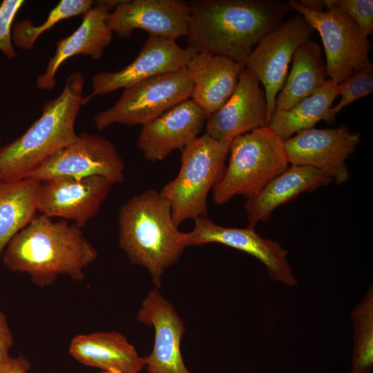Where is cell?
<instances>
[{"label": "cell", "instance_id": "obj_6", "mask_svg": "<svg viewBox=\"0 0 373 373\" xmlns=\"http://www.w3.org/2000/svg\"><path fill=\"white\" fill-rule=\"evenodd\" d=\"M229 146L204 133L181 151L177 176L160 190L177 227L186 220L207 216V197L224 172Z\"/></svg>", "mask_w": 373, "mask_h": 373}, {"label": "cell", "instance_id": "obj_24", "mask_svg": "<svg viewBox=\"0 0 373 373\" xmlns=\"http://www.w3.org/2000/svg\"><path fill=\"white\" fill-rule=\"evenodd\" d=\"M338 86L329 79L315 93L289 110H275L267 127L283 141L296 133L314 128L320 121L334 123L330 115L332 104L338 97Z\"/></svg>", "mask_w": 373, "mask_h": 373}, {"label": "cell", "instance_id": "obj_13", "mask_svg": "<svg viewBox=\"0 0 373 373\" xmlns=\"http://www.w3.org/2000/svg\"><path fill=\"white\" fill-rule=\"evenodd\" d=\"M113 184L101 176L60 177L41 181L37 211L51 218L72 220L82 228L99 211Z\"/></svg>", "mask_w": 373, "mask_h": 373}, {"label": "cell", "instance_id": "obj_18", "mask_svg": "<svg viewBox=\"0 0 373 373\" xmlns=\"http://www.w3.org/2000/svg\"><path fill=\"white\" fill-rule=\"evenodd\" d=\"M207 118L193 100H184L142 126L137 148L151 162L163 160L173 151H182L196 139Z\"/></svg>", "mask_w": 373, "mask_h": 373}, {"label": "cell", "instance_id": "obj_14", "mask_svg": "<svg viewBox=\"0 0 373 373\" xmlns=\"http://www.w3.org/2000/svg\"><path fill=\"white\" fill-rule=\"evenodd\" d=\"M197 52L180 47L175 41L149 35L135 59L116 72H98L92 77L93 92L84 97L82 106L93 97L126 88L145 79L186 67Z\"/></svg>", "mask_w": 373, "mask_h": 373}, {"label": "cell", "instance_id": "obj_4", "mask_svg": "<svg viewBox=\"0 0 373 373\" xmlns=\"http://www.w3.org/2000/svg\"><path fill=\"white\" fill-rule=\"evenodd\" d=\"M84 84L82 72L69 75L61 93L43 105L40 117L27 131L0 146V180L26 178L46 159L76 140L75 124L82 106Z\"/></svg>", "mask_w": 373, "mask_h": 373}, {"label": "cell", "instance_id": "obj_7", "mask_svg": "<svg viewBox=\"0 0 373 373\" xmlns=\"http://www.w3.org/2000/svg\"><path fill=\"white\" fill-rule=\"evenodd\" d=\"M192 90L186 68L145 79L125 88L113 106L98 113L95 126L102 131L115 124L143 126L190 99Z\"/></svg>", "mask_w": 373, "mask_h": 373}, {"label": "cell", "instance_id": "obj_3", "mask_svg": "<svg viewBox=\"0 0 373 373\" xmlns=\"http://www.w3.org/2000/svg\"><path fill=\"white\" fill-rule=\"evenodd\" d=\"M173 220L170 204L160 191L149 189L121 207L119 244L129 262L145 267L156 288L165 270L178 262L186 247L184 233Z\"/></svg>", "mask_w": 373, "mask_h": 373}, {"label": "cell", "instance_id": "obj_16", "mask_svg": "<svg viewBox=\"0 0 373 373\" xmlns=\"http://www.w3.org/2000/svg\"><path fill=\"white\" fill-rule=\"evenodd\" d=\"M137 320L155 330L153 350L144 357L148 373H191L184 363L180 350L184 324L157 288L152 289L142 300Z\"/></svg>", "mask_w": 373, "mask_h": 373}, {"label": "cell", "instance_id": "obj_32", "mask_svg": "<svg viewBox=\"0 0 373 373\" xmlns=\"http://www.w3.org/2000/svg\"><path fill=\"white\" fill-rule=\"evenodd\" d=\"M30 362L23 356H11L0 369V373H28Z\"/></svg>", "mask_w": 373, "mask_h": 373}, {"label": "cell", "instance_id": "obj_26", "mask_svg": "<svg viewBox=\"0 0 373 373\" xmlns=\"http://www.w3.org/2000/svg\"><path fill=\"white\" fill-rule=\"evenodd\" d=\"M354 351L351 373H370L373 367V287L352 309Z\"/></svg>", "mask_w": 373, "mask_h": 373}, {"label": "cell", "instance_id": "obj_11", "mask_svg": "<svg viewBox=\"0 0 373 373\" xmlns=\"http://www.w3.org/2000/svg\"><path fill=\"white\" fill-rule=\"evenodd\" d=\"M361 134L347 125L332 128H312L283 141L290 164L310 166L329 175L337 184L348 181L346 160L361 142Z\"/></svg>", "mask_w": 373, "mask_h": 373}, {"label": "cell", "instance_id": "obj_9", "mask_svg": "<svg viewBox=\"0 0 373 373\" xmlns=\"http://www.w3.org/2000/svg\"><path fill=\"white\" fill-rule=\"evenodd\" d=\"M124 169L113 142L101 135L82 132L75 141L48 157L26 178L44 181L60 177L101 176L115 184L125 181Z\"/></svg>", "mask_w": 373, "mask_h": 373}, {"label": "cell", "instance_id": "obj_34", "mask_svg": "<svg viewBox=\"0 0 373 373\" xmlns=\"http://www.w3.org/2000/svg\"><path fill=\"white\" fill-rule=\"evenodd\" d=\"M104 373H114V372H104Z\"/></svg>", "mask_w": 373, "mask_h": 373}, {"label": "cell", "instance_id": "obj_1", "mask_svg": "<svg viewBox=\"0 0 373 373\" xmlns=\"http://www.w3.org/2000/svg\"><path fill=\"white\" fill-rule=\"evenodd\" d=\"M186 2L190 10L187 47L242 64L261 39L292 10L287 2L278 0Z\"/></svg>", "mask_w": 373, "mask_h": 373}, {"label": "cell", "instance_id": "obj_31", "mask_svg": "<svg viewBox=\"0 0 373 373\" xmlns=\"http://www.w3.org/2000/svg\"><path fill=\"white\" fill-rule=\"evenodd\" d=\"M13 345V337L4 314L0 312V369L10 357L9 350Z\"/></svg>", "mask_w": 373, "mask_h": 373}, {"label": "cell", "instance_id": "obj_17", "mask_svg": "<svg viewBox=\"0 0 373 373\" xmlns=\"http://www.w3.org/2000/svg\"><path fill=\"white\" fill-rule=\"evenodd\" d=\"M268 122L265 92L254 74L244 68L233 93L208 117L204 127L213 139L231 143L238 136L267 127Z\"/></svg>", "mask_w": 373, "mask_h": 373}, {"label": "cell", "instance_id": "obj_2", "mask_svg": "<svg viewBox=\"0 0 373 373\" xmlns=\"http://www.w3.org/2000/svg\"><path fill=\"white\" fill-rule=\"evenodd\" d=\"M97 257L82 228L39 213L8 243L3 262L14 272L29 274L35 285L43 287L59 274L82 280L84 269Z\"/></svg>", "mask_w": 373, "mask_h": 373}, {"label": "cell", "instance_id": "obj_28", "mask_svg": "<svg viewBox=\"0 0 373 373\" xmlns=\"http://www.w3.org/2000/svg\"><path fill=\"white\" fill-rule=\"evenodd\" d=\"M373 91V65L372 63L353 72L345 80L338 84L339 102L330 108V115L336 116L345 106L357 99L365 97Z\"/></svg>", "mask_w": 373, "mask_h": 373}, {"label": "cell", "instance_id": "obj_20", "mask_svg": "<svg viewBox=\"0 0 373 373\" xmlns=\"http://www.w3.org/2000/svg\"><path fill=\"white\" fill-rule=\"evenodd\" d=\"M186 68L193 84L191 99L209 117L232 95L244 66L224 56L198 52Z\"/></svg>", "mask_w": 373, "mask_h": 373}, {"label": "cell", "instance_id": "obj_19", "mask_svg": "<svg viewBox=\"0 0 373 373\" xmlns=\"http://www.w3.org/2000/svg\"><path fill=\"white\" fill-rule=\"evenodd\" d=\"M119 0H98L83 15L80 26L69 36L57 43L54 55L50 57L45 72L37 79V86L52 90L56 85L55 75L61 65L75 55L99 59L113 39L108 25V17Z\"/></svg>", "mask_w": 373, "mask_h": 373}, {"label": "cell", "instance_id": "obj_15", "mask_svg": "<svg viewBox=\"0 0 373 373\" xmlns=\"http://www.w3.org/2000/svg\"><path fill=\"white\" fill-rule=\"evenodd\" d=\"M189 7L182 0H119L108 17L111 30L121 38L141 29L173 41L188 35Z\"/></svg>", "mask_w": 373, "mask_h": 373}, {"label": "cell", "instance_id": "obj_12", "mask_svg": "<svg viewBox=\"0 0 373 373\" xmlns=\"http://www.w3.org/2000/svg\"><path fill=\"white\" fill-rule=\"evenodd\" d=\"M194 221L193 230L184 233L186 247L212 242L222 244L259 260L272 280L290 287L298 283L287 258L288 251L278 241L261 236L255 227H226L214 223L207 216Z\"/></svg>", "mask_w": 373, "mask_h": 373}, {"label": "cell", "instance_id": "obj_29", "mask_svg": "<svg viewBox=\"0 0 373 373\" xmlns=\"http://www.w3.org/2000/svg\"><path fill=\"white\" fill-rule=\"evenodd\" d=\"M326 10L332 6L347 13L367 36L373 35L372 0H324Z\"/></svg>", "mask_w": 373, "mask_h": 373}, {"label": "cell", "instance_id": "obj_23", "mask_svg": "<svg viewBox=\"0 0 373 373\" xmlns=\"http://www.w3.org/2000/svg\"><path fill=\"white\" fill-rule=\"evenodd\" d=\"M289 74L278 93L276 110H289L310 96L328 79L319 45L309 39L295 52Z\"/></svg>", "mask_w": 373, "mask_h": 373}, {"label": "cell", "instance_id": "obj_10", "mask_svg": "<svg viewBox=\"0 0 373 373\" xmlns=\"http://www.w3.org/2000/svg\"><path fill=\"white\" fill-rule=\"evenodd\" d=\"M313 32L305 18L296 15L265 35L243 64L264 86L269 121L276 110V97L284 85L293 56Z\"/></svg>", "mask_w": 373, "mask_h": 373}, {"label": "cell", "instance_id": "obj_35", "mask_svg": "<svg viewBox=\"0 0 373 373\" xmlns=\"http://www.w3.org/2000/svg\"><path fill=\"white\" fill-rule=\"evenodd\" d=\"M0 146H1V137H0Z\"/></svg>", "mask_w": 373, "mask_h": 373}, {"label": "cell", "instance_id": "obj_5", "mask_svg": "<svg viewBox=\"0 0 373 373\" xmlns=\"http://www.w3.org/2000/svg\"><path fill=\"white\" fill-rule=\"evenodd\" d=\"M228 164L212 189L218 205L236 195H256L289 166L283 141L268 127L238 136L230 143Z\"/></svg>", "mask_w": 373, "mask_h": 373}, {"label": "cell", "instance_id": "obj_30", "mask_svg": "<svg viewBox=\"0 0 373 373\" xmlns=\"http://www.w3.org/2000/svg\"><path fill=\"white\" fill-rule=\"evenodd\" d=\"M23 3V0H3L0 4V51L8 59L17 56L12 29L14 19Z\"/></svg>", "mask_w": 373, "mask_h": 373}, {"label": "cell", "instance_id": "obj_33", "mask_svg": "<svg viewBox=\"0 0 373 373\" xmlns=\"http://www.w3.org/2000/svg\"><path fill=\"white\" fill-rule=\"evenodd\" d=\"M299 3L305 8L314 12H323L325 8L324 0H300Z\"/></svg>", "mask_w": 373, "mask_h": 373}, {"label": "cell", "instance_id": "obj_8", "mask_svg": "<svg viewBox=\"0 0 373 373\" xmlns=\"http://www.w3.org/2000/svg\"><path fill=\"white\" fill-rule=\"evenodd\" d=\"M292 10L302 15L316 30L323 41L326 69L329 79L337 84L353 72L370 64L371 49L367 36L344 10L332 6L326 11L314 12L304 8L298 1H287Z\"/></svg>", "mask_w": 373, "mask_h": 373}, {"label": "cell", "instance_id": "obj_21", "mask_svg": "<svg viewBox=\"0 0 373 373\" xmlns=\"http://www.w3.org/2000/svg\"><path fill=\"white\" fill-rule=\"evenodd\" d=\"M333 182L332 179L316 169L291 164L272 179L256 195L247 199L245 207L249 226L270 220L280 206L302 193L312 192Z\"/></svg>", "mask_w": 373, "mask_h": 373}, {"label": "cell", "instance_id": "obj_27", "mask_svg": "<svg viewBox=\"0 0 373 373\" xmlns=\"http://www.w3.org/2000/svg\"><path fill=\"white\" fill-rule=\"evenodd\" d=\"M92 0H61L48 13L46 20L35 25L30 19L16 22L12 29V43L22 50L33 48L35 41L56 23L68 18L84 15L94 5Z\"/></svg>", "mask_w": 373, "mask_h": 373}, {"label": "cell", "instance_id": "obj_22", "mask_svg": "<svg viewBox=\"0 0 373 373\" xmlns=\"http://www.w3.org/2000/svg\"><path fill=\"white\" fill-rule=\"evenodd\" d=\"M70 354L84 365L114 373H139L144 367L126 337L117 332H99L75 336Z\"/></svg>", "mask_w": 373, "mask_h": 373}, {"label": "cell", "instance_id": "obj_25", "mask_svg": "<svg viewBox=\"0 0 373 373\" xmlns=\"http://www.w3.org/2000/svg\"><path fill=\"white\" fill-rule=\"evenodd\" d=\"M40 180H0V255L13 237L37 214V195Z\"/></svg>", "mask_w": 373, "mask_h": 373}]
</instances>
